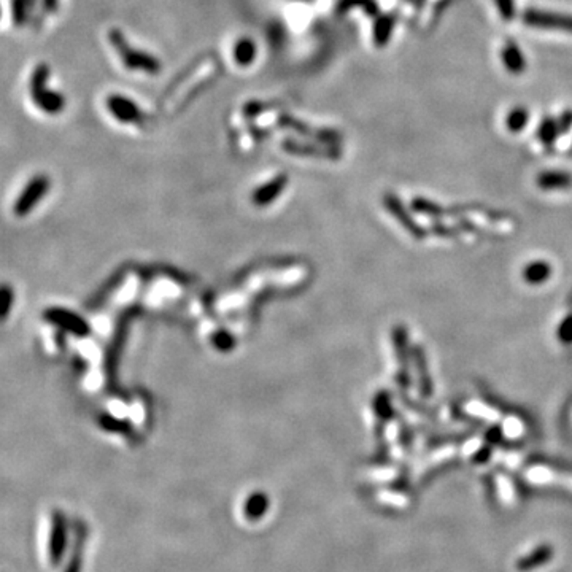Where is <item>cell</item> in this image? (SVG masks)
I'll return each mask as SVG.
<instances>
[{
	"mask_svg": "<svg viewBox=\"0 0 572 572\" xmlns=\"http://www.w3.org/2000/svg\"><path fill=\"white\" fill-rule=\"evenodd\" d=\"M108 40H110L113 48L118 51V54H120L126 69L140 70L151 75H156L161 72V61H159L156 56L145 53V51L132 48V46L126 42L125 34H123L120 29H112L110 32H108Z\"/></svg>",
	"mask_w": 572,
	"mask_h": 572,
	"instance_id": "6da1fadb",
	"label": "cell"
},
{
	"mask_svg": "<svg viewBox=\"0 0 572 572\" xmlns=\"http://www.w3.org/2000/svg\"><path fill=\"white\" fill-rule=\"evenodd\" d=\"M50 76V67L40 64L35 67L32 78H30V96L40 110L48 115H58L65 108V99L59 92L48 91L46 81Z\"/></svg>",
	"mask_w": 572,
	"mask_h": 572,
	"instance_id": "7a4b0ae2",
	"label": "cell"
},
{
	"mask_svg": "<svg viewBox=\"0 0 572 572\" xmlns=\"http://www.w3.org/2000/svg\"><path fill=\"white\" fill-rule=\"evenodd\" d=\"M50 187H51L50 178L43 173L35 175V177L30 178L29 183L25 184L21 193H19L18 199L14 200V205H13L14 215L19 216V218L28 216L40 202H42L45 195L48 194Z\"/></svg>",
	"mask_w": 572,
	"mask_h": 572,
	"instance_id": "3957f363",
	"label": "cell"
},
{
	"mask_svg": "<svg viewBox=\"0 0 572 572\" xmlns=\"http://www.w3.org/2000/svg\"><path fill=\"white\" fill-rule=\"evenodd\" d=\"M522 19L528 28L572 34V14H561L555 12H545V10L528 8L523 12Z\"/></svg>",
	"mask_w": 572,
	"mask_h": 572,
	"instance_id": "277c9868",
	"label": "cell"
},
{
	"mask_svg": "<svg viewBox=\"0 0 572 572\" xmlns=\"http://www.w3.org/2000/svg\"><path fill=\"white\" fill-rule=\"evenodd\" d=\"M43 318L46 321L54 324L65 332L74 334V336L85 337L89 334V324L83 318L76 315L72 310H67L63 307H50L43 312Z\"/></svg>",
	"mask_w": 572,
	"mask_h": 572,
	"instance_id": "5b68a950",
	"label": "cell"
},
{
	"mask_svg": "<svg viewBox=\"0 0 572 572\" xmlns=\"http://www.w3.org/2000/svg\"><path fill=\"white\" fill-rule=\"evenodd\" d=\"M107 108L113 118L121 123H142L143 115L142 108L136 102L123 94H112L107 99Z\"/></svg>",
	"mask_w": 572,
	"mask_h": 572,
	"instance_id": "8992f818",
	"label": "cell"
},
{
	"mask_svg": "<svg viewBox=\"0 0 572 572\" xmlns=\"http://www.w3.org/2000/svg\"><path fill=\"white\" fill-rule=\"evenodd\" d=\"M501 59L506 70L513 75H520L527 70V59L513 40H507L501 50Z\"/></svg>",
	"mask_w": 572,
	"mask_h": 572,
	"instance_id": "52a82bcc",
	"label": "cell"
},
{
	"mask_svg": "<svg viewBox=\"0 0 572 572\" xmlns=\"http://www.w3.org/2000/svg\"><path fill=\"white\" fill-rule=\"evenodd\" d=\"M269 496L264 493L257 491L250 494V498L245 501V506H244V513L245 517L251 520V522H256V520H259L264 517L267 513V510H269Z\"/></svg>",
	"mask_w": 572,
	"mask_h": 572,
	"instance_id": "ba28073f",
	"label": "cell"
},
{
	"mask_svg": "<svg viewBox=\"0 0 572 572\" xmlns=\"http://www.w3.org/2000/svg\"><path fill=\"white\" fill-rule=\"evenodd\" d=\"M394 23H396V18L393 14L386 13V14H380L377 18V21L374 24V30H372V35H374V43L375 46H385L386 43L391 40V35H393V30H394Z\"/></svg>",
	"mask_w": 572,
	"mask_h": 572,
	"instance_id": "9c48e42d",
	"label": "cell"
},
{
	"mask_svg": "<svg viewBox=\"0 0 572 572\" xmlns=\"http://www.w3.org/2000/svg\"><path fill=\"white\" fill-rule=\"evenodd\" d=\"M257 48L250 37L240 39L234 46V59L240 67H248L256 59Z\"/></svg>",
	"mask_w": 572,
	"mask_h": 572,
	"instance_id": "30bf717a",
	"label": "cell"
},
{
	"mask_svg": "<svg viewBox=\"0 0 572 572\" xmlns=\"http://www.w3.org/2000/svg\"><path fill=\"white\" fill-rule=\"evenodd\" d=\"M286 184V177H277L275 180H272L271 183L264 184V187H261L259 189L256 191L255 194V202L259 204V205H264L267 202H271L272 199H275L278 194L282 193V189L285 188Z\"/></svg>",
	"mask_w": 572,
	"mask_h": 572,
	"instance_id": "8fae6325",
	"label": "cell"
},
{
	"mask_svg": "<svg viewBox=\"0 0 572 572\" xmlns=\"http://www.w3.org/2000/svg\"><path fill=\"white\" fill-rule=\"evenodd\" d=\"M17 293L14 288L7 282L0 283V324L5 323L13 310Z\"/></svg>",
	"mask_w": 572,
	"mask_h": 572,
	"instance_id": "7c38bea8",
	"label": "cell"
},
{
	"mask_svg": "<svg viewBox=\"0 0 572 572\" xmlns=\"http://www.w3.org/2000/svg\"><path fill=\"white\" fill-rule=\"evenodd\" d=\"M529 121V113L525 107H515L507 113L506 116V127L507 131L517 134L522 132L527 127Z\"/></svg>",
	"mask_w": 572,
	"mask_h": 572,
	"instance_id": "4fadbf2b",
	"label": "cell"
},
{
	"mask_svg": "<svg viewBox=\"0 0 572 572\" xmlns=\"http://www.w3.org/2000/svg\"><path fill=\"white\" fill-rule=\"evenodd\" d=\"M569 175H566L563 172H545L539 177L540 187L544 188H561L569 184Z\"/></svg>",
	"mask_w": 572,
	"mask_h": 572,
	"instance_id": "5bb4252c",
	"label": "cell"
},
{
	"mask_svg": "<svg viewBox=\"0 0 572 572\" xmlns=\"http://www.w3.org/2000/svg\"><path fill=\"white\" fill-rule=\"evenodd\" d=\"M558 129L560 126L556 125V121L553 120V118H545V120L540 123V127H539L540 140H542L545 145L553 143L556 136H558Z\"/></svg>",
	"mask_w": 572,
	"mask_h": 572,
	"instance_id": "9a60e30c",
	"label": "cell"
},
{
	"mask_svg": "<svg viewBox=\"0 0 572 572\" xmlns=\"http://www.w3.org/2000/svg\"><path fill=\"white\" fill-rule=\"evenodd\" d=\"M364 7L366 14H370V17H375L379 13V7L374 0H340L339 3V12H347V10L357 7Z\"/></svg>",
	"mask_w": 572,
	"mask_h": 572,
	"instance_id": "2e32d148",
	"label": "cell"
},
{
	"mask_svg": "<svg viewBox=\"0 0 572 572\" xmlns=\"http://www.w3.org/2000/svg\"><path fill=\"white\" fill-rule=\"evenodd\" d=\"M494 5H496L499 17H501L504 21H513V18L517 17V7H515V0H494Z\"/></svg>",
	"mask_w": 572,
	"mask_h": 572,
	"instance_id": "e0dca14e",
	"label": "cell"
},
{
	"mask_svg": "<svg viewBox=\"0 0 572 572\" xmlns=\"http://www.w3.org/2000/svg\"><path fill=\"white\" fill-rule=\"evenodd\" d=\"M64 544H65V525L63 520H58V523H56V531H54V540H53L54 558H59V555L63 553Z\"/></svg>",
	"mask_w": 572,
	"mask_h": 572,
	"instance_id": "ac0fdd59",
	"label": "cell"
},
{
	"mask_svg": "<svg viewBox=\"0 0 572 572\" xmlns=\"http://www.w3.org/2000/svg\"><path fill=\"white\" fill-rule=\"evenodd\" d=\"M467 410H469V412H472V414H476V415L485 416V419H489L491 421H498V419H499V414H498V412L489 410V409H487L485 405H480V404H477V403L469 404V405H467Z\"/></svg>",
	"mask_w": 572,
	"mask_h": 572,
	"instance_id": "d6986e66",
	"label": "cell"
},
{
	"mask_svg": "<svg viewBox=\"0 0 572 572\" xmlns=\"http://www.w3.org/2000/svg\"><path fill=\"white\" fill-rule=\"evenodd\" d=\"M43 8L45 12L53 13L56 8H58V0H43Z\"/></svg>",
	"mask_w": 572,
	"mask_h": 572,
	"instance_id": "ffe728a7",
	"label": "cell"
}]
</instances>
